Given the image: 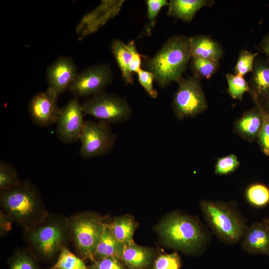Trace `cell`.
<instances>
[{
  "mask_svg": "<svg viewBox=\"0 0 269 269\" xmlns=\"http://www.w3.org/2000/svg\"><path fill=\"white\" fill-rule=\"evenodd\" d=\"M13 221L2 210L0 212V235L3 236L8 233L11 229Z\"/></svg>",
  "mask_w": 269,
  "mask_h": 269,
  "instance_id": "cell-37",
  "label": "cell"
},
{
  "mask_svg": "<svg viewBox=\"0 0 269 269\" xmlns=\"http://www.w3.org/2000/svg\"><path fill=\"white\" fill-rule=\"evenodd\" d=\"M89 269H128L123 262L115 257L96 260L88 267Z\"/></svg>",
  "mask_w": 269,
  "mask_h": 269,
  "instance_id": "cell-35",
  "label": "cell"
},
{
  "mask_svg": "<svg viewBox=\"0 0 269 269\" xmlns=\"http://www.w3.org/2000/svg\"><path fill=\"white\" fill-rule=\"evenodd\" d=\"M81 103L73 98L61 109L57 122L56 133L63 142L71 143L80 140L84 121Z\"/></svg>",
  "mask_w": 269,
  "mask_h": 269,
  "instance_id": "cell-11",
  "label": "cell"
},
{
  "mask_svg": "<svg viewBox=\"0 0 269 269\" xmlns=\"http://www.w3.org/2000/svg\"><path fill=\"white\" fill-rule=\"evenodd\" d=\"M2 210L24 230L44 220L49 213L36 188L29 181L0 192Z\"/></svg>",
  "mask_w": 269,
  "mask_h": 269,
  "instance_id": "cell-3",
  "label": "cell"
},
{
  "mask_svg": "<svg viewBox=\"0 0 269 269\" xmlns=\"http://www.w3.org/2000/svg\"><path fill=\"white\" fill-rule=\"evenodd\" d=\"M266 106H267L268 109L269 110L268 112H269V99L268 100V101L267 102Z\"/></svg>",
  "mask_w": 269,
  "mask_h": 269,
  "instance_id": "cell-40",
  "label": "cell"
},
{
  "mask_svg": "<svg viewBox=\"0 0 269 269\" xmlns=\"http://www.w3.org/2000/svg\"><path fill=\"white\" fill-rule=\"evenodd\" d=\"M245 196L248 202L253 207L263 208L269 204V188L262 183H254L247 187Z\"/></svg>",
  "mask_w": 269,
  "mask_h": 269,
  "instance_id": "cell-25",
  "label": "cell"
},
{
  "mask_svg": "<svg viewBox=\"0 0 269 269\" xmlns=\"http://www.w3.org/2000/svg\"><path fill=\"white\" fill-rule=\"evenodd\" d=\"M107 226L114 236L125 246L134 242L133 236L138 224L132 216L116 217L107 223Z\"/></svg>",
  "mask_w": 269,
  "mask_h": 269,
  "instance_id": "cell-22",
  "label": "cell"
},
{
  "mask_svg": "<svg viewBox=\"0 0 269 269\" xmlns=\"http://www.w3.org/2000/svg\"><path fill=\"white\" fill-rule=\"evenodd\" d=\"M250 89L256 99L269 95V61L257 59L254 62Z\"/></svg>",
  "mask_w": 269,
  "mask_h": 269,
  "instance_id": "cell-20",
  "label": "cell"
},
{
  "mask_svg": "<svg viewBox=\"0 0 269 269\" xmlns=\"http://www.w3.org/2000/svg\"><path fill=\"white\" fill-rule=\"evenodd\" d=\"M263 123L258 135L263 151L269 155V112L261 109Z\"/></svg>",
  "mask_w": 269,
  "mask_h": 269,
  "instance_id": "cell-34",
  "label": "cell"
},
{
  "mask_svg": "<svg viewBox=\"0 0 269 269\" xmlns=\"http://www.w3.org/2000/svg\"><path fill=\"white\" fill-rule=\"evenodd\" d=\"M263 123L261 109L255 108L246 114L237 122L236 130L247 138H254L258 136Z\"/></svg>",
  "mask_w": 269,
  "mask_h": 269,
  "instance_id": "cell-23",
  "label": "cell"
},
{
  "mask_svg": "<svg viewBox=\"0 0 269 269\" xmlns=\"http://www.w3.org/2000/svg\"><path fill=\"white\" fill-rule=\"evenodd\" d=\"M178 84L172 107L179 119L194 117L206 109L207 105L198 76L194 74L183 78Z\"/></svg>",
  "mask_w": 269,
  "mask_h": 269,
  "instance_id": "cell-9",
  "label": "cell"
},
{
  "mask_svg": "<svg viewBox=\"0 0 269 269\" xmlns=\"http://www.w3.org/2000/svg\"><path fill=\"white\" fill-rule=\"evenodd\" d=\"M213 3V0H171L167 15L189 22L201 8L211 6Z\"/></svg>",
  "mask_w": 269,
  "mask_h": 269,
  "instance_id": "cell-19",
  "label": "cell"
},
{
  "mask_svg": "<svg viewBox=\"0 0 269 269\" xmlns=\"http://www.w3.org/2000/svg\"><path fill=\"white\" fill-rule=\"evenodd\" d=\"M260 49L269 58V34L263 38L260 45Z\"/></svg>",
  "mask_w": 269,
  "mask_h": 269,
  "instance_id": "cell-39",
  "label": "cell"
},
{
  "mask_svg": "<svg viewBox=\"0 0 269 269\" xmlns=\"http://www.w3.org/2000/svg\"><path fill=\"white\" fill-rule=\"evenodd\" d=\"M20 181L14 168L7 162L1 160L0 162V192L14 187Z\"/></svg>",
  "mask_w": 269,
  "mask_h": 269,
  "instance_id": "cell-27",
  "label": "cell"
},
{
  "mask_svg": "<svg viewBox=\"0 0 269 269\" xmlns=\"http://www.w3.org/2000/svg\"><path fill=\"white\" fill-rule=\"evenodd\" d=\"M116 140L110 124L100 121H84L79 140V154L84 159L102 156L112 149Z\"/></svg>",
  "mask_w": 269,
  "mask_h": 269,
  "instance_id": "cell-8",
  "label": "cell"
},
{
  "mask_svg": "<svg viewBox=\"0 0 269 269\" xmlns=\"http://www.w3.org/2000/svg\"><path fill=\"white\" fill-rule=\"evenodd\" d=\"M125 0H103L95 9L86 14L76 26L78 35L92 34L119 12Z\"/></svg>",
  "mask_w": 269,
  "mask_h": 269,
  "instance_id": "cell-13",
  "label": "cell"
},
{
  "mask_svg": "<svg viewBox=\"0 0 269 269\" xmlns=\"http://www.w3.org/2000/svg\"><path fill=\"white\" fill-rule=\"evenodd\" d=\"M48 87L59 96L68 90L77 77V66L70 57H59L46 70Z\"/></svg>",
  "mask_w": 269,
  "mask_h": 269,
  "instance_id": "cell-14",
  "label": "cell"
},
{
  "mask_svg": "<svg viewBox=\"0 0 269 269\" xmlns=\"http://www.w3.org/2000/svg\"><path fill=\"white\" fill-rule=\"evenodd\" d=\"M199 206L207 224L222 242L232 245L241 240L246 220L231 203L203 200Z\"/></svg>",
  "mask_w": 269,
  "mask_h": 269,
  "instance_id": "cell-5",
  "label": "cell"
},
{
  "mask_svg": "<svg viewBox=\"0 0 269 269\" xmlns=\"http://www.w3.org/2000/svg\"><path fill=\"white\" fill-rule=\"evenodd\" d=\"M181 259L176 252L161 254L154 260L152 269H180Z\"/></svg>",
  "mask_w": 269,
  "mask_h": 269,
  "instance_id": "cell-31",
  "label": "cell"
},
{
  "mask_svg": "<svg viewBox=\"0 0 269 269\" xmlns=\"http://www.w3.org/2000/svg\"><path fill=\"white\" fill-rule=\"evenodd\" d=\"M36 259L30 250L16 251L8 260L9 269H39Z\"/></svg>",
  "mask_w": 269,
  "mask_h": 269,
  "instance_id": "cell-26",
  "label": "cell"
},
{
  "mask_svg": "<svg viewBox=\"0 0 269 269\" xmlns=\"http://www.w3.org/2000/svg\"><path fill=\"white\" fill-rule=\"evenodd\" d=\"M125 248V245L114 236L107 223L94 255V261L110 257L121 260Z\"/></svg>",
  "mask_w": 269,
  "mask_h": 269,
  "instance_id": "cell-21",
  "label": "cell"
},
{
  "mask_svg": "<svg viewBox=\"0 0 269 269\" xmlns=\"http://www.w3.org/2000/svg\"><path fill=\"white\" fill-rule=\"evenodd\" d=\"M190 58L189 38L176 35L169 38L153 57L146 58L144 66L153 74L158 86L164 88L181 81Z\"/></svg>",
  "mask_w": 269,
  "mask_h": 269,
  "instance_id": "cell-2",
  "label": "cell"
},
{
  "mask_svg": "<svg viewBox=\"0 0 269 269\" xmlns=\"http://www.w3.org/2000/svg\"><path fill=\"white\" fill-rule=\"evenodd\" d=\"M23 236L36 258L52 261L71 239L69 219L49 213L42 221L24 230Z\"/></svg>",
  "mask_w": 269,
  "mask_h": 269,
  "instance_id": "cell-4",
  "label": "cell"
},
{
  "mask_svg": "<svg viewBox=\"0 0 269 269\" xmlns=\"http://www.w3.org/2000/svg\"><path fill=\"white\" fill-rule=\"evenodd\" d=\"M154 256L153 250L133 242L125 246L121 261L128 269H146L151 264Z\"/></svg>",
  "mask_w": 269,
  "mask_h": 269,
  "instance_id": "cell-17",
  "label": "cell"
},
{
  "mask_svg": "<svg viewBox=\"0 0 269 269\" xmlns=\"http://www.w3.org/2000/svg\"><path fill=\"white\" fill-rule=\"evenodd\" d=\"M226 79L228 91L233 99L242 100L244 93L250 90L248 83L242 75L227 74Z\"/></svg>",
  "mask_w": 269,
  "mask_h": 269,
  "instance_id": "cell-28",
  "label": "cell"
},
{
  "mask_svg": "<svg viewBox=\"0 0 269 269\" xmlns=\"http://www.w3.org/2000/svg\"></svg>",
  "mask_w": 269,
  "mask_h": 269,
  "instance_id": "cell-41",
  "label": "cell"
},
{
  "mask_svg": "<svg viewBox=\"0 0 269 269\" xmlns=\"http://www.w3.org/2000/svg\"><path fill=\"white\" fill-rule=\"evenodd\" d=\"M218 66L219 61L199 58H192V69L194 74L199 77L211 78L217 70Z\"/></svg>",
  "mask_w": 269,
  "mask_h": 269,
  "instance_id": "cell-29",
  "label": "cell"
},
{
  "mask_svg": "<svg viewBox=\"0 0 269 269\" xmlns=\"http://www.w3.org/2000/svg\"><path fill=\"white\" fill-rule=\"evenodd\" d=\"M147 16L151 25H153L155 19L160 9L164 6L169 5L167 0H147Z\"/></svg>",
  "mask_w": 269,
  "mask_h": 269,
  "instance_id": "cell-36",
  "label": "cell"
},
{
  "mask_svg": "<svg viewBox=\"0 0 269 269\" xmlns=\"http://www.w3.org/2000/svg\"><path fill=\"white\" fill-rule=\"evenodd\" d=\"M47 269H89L83 260L65 247L60 251L56 261Z\"/></svg>",
  "mask_w": 269,
  "mask_h": 269,
  "instance_id": "cell-24",
  "label": "cell"
},
{
  "mask_svg": "<svg viewBox=\"0 0 269 269\" xmlns=\"http://www.w3.org/2000/svg\"><path fill=\"white\" fill-rule=\"evenodd\" d=\"M105 218L89 212L78 213L69 220L70 236L79 257L94 261V255L107 225Z\"/></svg>",
  "mask_w": 269,
  "mask_h": 269,
  "instance_id": "cell-6",
  "label": "cell"
},
{
  "mask_svg": "<svg viewBox=\"0 0 269 269\" xmlns=\"http://www.w3.org/2000/svg\"><path fill=\"white\" fill-rule=\"evenodd\" d=\"M140 56L137 51L134 53L133 60L130 67V71L132 73L133 72L137 73L141 69Z\"/></svg>",
  "mask_w": 269,
  "mask_h": 269,
  "instance_id": "cell-38",
  "label": "cell"
},
{
  "mask_svg": "<svg viewBox=\"0 0 269 269\" xmlns=\"http://www.w3.org/2000/svg\"><path fill=\"white\" fill-rule=\"evenodd\" d=\"M258 53L244 50L239 54L238 60L234 68L235 74L243 76L253 71L254 61Z\"/></svg>",
  "mask_w": 269,
  "mask_h": 269,
  "instance_id": "cell-30",
  "label": "cell"
},
{
  "mask_svg": "<svg viewBox=\"0 0 269 269\" xmlns=\"http://www.w3.org/2000/svg\"><path fill=\"white\" fill-rule=\"evenodd\" d=\"M84 115L92 116L109 124H119L128 121L132 109L123 97L102 91L81 103Z\"/></svg>",
  "mask_w": 269,
  "mask_h": 269,
  "instance_id": "cell-7",
  "label": "cell"
},
{
  "mask_svg": "<svg viewBox=\"0 0 269 269\" xmlns=\"http://www.w3.org/2000/svg\"><path fill=\"white\" fill-rule=\"evenodd\" d=\"M191 57L219 61L223 52L219 44L212 39L197 35L189 38Z\"/></svg>",
  "mask_w": 269,
  "mask_h": 269,
  "instance_id": "cell-18",
  "label": "cell"
},
{
  "mask_svg": "<svg viewBox=\"0 0 269 269\" xmlns=\"http://www.w3.org/2000/svg\"><path fill=\"white\" fill-rule=\"evenodd\" d=\"M239 161L235 154H231L219 158L215 168V173L227 175L234 172L239 166Z\"/></svg>",
  "mask_w": 269,
  "mask_h": 269,
  "instance_id": "cell-32",
  "label": "cell"
},
{
  "mask_svg": "<svg viewBox=\"0 0 269 269\" xmlns=\"http://www.w3.org/2000/svg\"><path fill=\"white\" fill-rule=\"evenodd\" d=\"M156 230L167 246L189 255L202 253L210 239L207 229L199 220L178 212L164 217Z\"/></svg>",
  "mask_w": 269,
  "mask_h": 269,
  "instance_id": "cell-1",
  "label": "cell"
},
{
  "mask_svg": "<svg viewBox=\"0 0 269 269\" xmlns=\"http://www.w3.org/2000/svg\"><path fill=\"white\" fill-rule=\"evenodd\" d=\"M113 79V73L109 65L92 66L78 73L68 91L77 99L90 97L103 91Z\"/></svg>",
  "mask_w": 269,
  "mask_h": 269,
  "instance_id": "cell-10",
  "label": "cell"
},
{
  "mask_svg": "<svg viewBox=\"0 0 269 269\" xmlns=\"http://www.w3.org/2000/svg\"><path fill=\"white\" fill-rule=\"evenodd\" d=\"M241 246L248 253L269 257V220L264 219L247 226Z\"/></svg>",
  "mask_w": 269,
  "mask_h": 269,
  "instance_id": "cell-15",
  "label": "cell"
},
{
  "mask_svg": "<svg viewBox=\"0 0 269 269\" xmlns=\"http://www.w3.org/2000/svg\"><path fill=\"white\" fill-rule=\"evenodd\" d=\"M58 97L55 91L47 87L45 91L32 97L29 103L28 111L34 124L47 127L57 123L61 109L58 106Z\"/></svg>",
  "mask_w": 269,
  "mask_h": 269,
  "instance_id": "cell-12",
  "label": "cell"
},
{
  "mask_svg": "<svg viewBox=\"0 0 269 269\" xmlns=\"http://www.w3.org/2000/svg\"><path fill=\"white\" fill-rule=\"evenodd\" d=\"M111 49L126 85L133 84V73L130 71V67L133 60L134 54L137 51L134 42L131 41L126 44L119 39H115L111 43Z\"/></svg>",
  "mask_w": 269,
  "mask_h": 269,
  "instance_id": "cell-16",
  "label": "cell"
},
{
  "mask_svg": "<svg viewBox=\"0 0 269 269\" xmlns=\"http://www.w3.org/2000/svg\"><path fill=\"white\" fill-rule=\"evenodd\" d=\"M137 74L140 84L148 96L152 98H156L158 93L153 86V82L154 80L153 74L150 71L141 69Z\"/></svg>",
  "mask_w": 269,
  "mask_h": 269,
  "instance_id": "cell-33",
  "label": "cell"
}]
</instances>
